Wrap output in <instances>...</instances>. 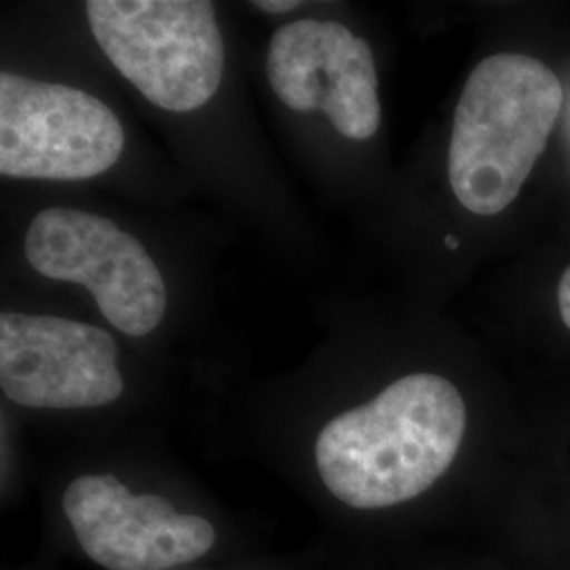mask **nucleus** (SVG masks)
<instances>
[{
	"mask_svg": "<svg viewBox=\"0 0 570 570\" xmlns=\"http://www.w3.org/2000/svg\"><path fill=\"white\" fill-rule=\"evenodd\" d=\"M82 551L106 570H167L212 550L216 530L157 494H131L115 475H82L61 497Z\"/></svg>",
	"mask_w": 570,
	"mask_h": 570,
	"instance_id": "7",
	"label": "nucleus"
},
{
	"mask_svg": "<svg viewBox=\"0 0 570 570\" xmlns=\"http://www.w3.org/2000/svg\"><path fill=\"white\" fill-rule=\"evenodd\" d=\"M87 18L106 58L148 102L188 112L218 91L225 41L212 2L91 0Z\"/></svg>",
	"mask_w": 570,
	"mask_h": 570,
	"instance_id": "3",
	"label": "nucleus"
},
{
	"mask_svg": "<svg viewBox=\"0 0 570 570\" xmlns=\"http://www.w3.org/2000/svg\"><path fill=\"white\" fill-rule=\"evenodd\" d=\"M558 305H560L562 322L570 330V266L564 271L560 285H558Z\"/></svg>",
	"mask_w": 570,
	"mask_h": 570,
	"instance_id": "11",
	"label": "nucleus"
},
{
	"mask_svg": "<svg viewBox=\"0 0 570 570\" xmlns=\"http://www.w3.org/2000/svg\"><path fill=\"white\" fill-rule=\"evenodd\" d=\"M26 258L49 279L81 284L104 317L129 336L150 334L167 308L164 275L144 245L108 218L49 207L28 226Z\"/></svg>",
	"mask_w": 570,
	"mask_h": 570,
	"instance_id": "4",
	"label": "nucleus"
},
{
	"mask_svg": "<svg viewBox=\"0 0 570 570\" xmlns=\"http://www.w3.org/2000/svg\"><path fill=\"white\" fill-rule=\"evenodd\" d=\"M446 245H449L450 249H456L459 242H456V237H446Z\"/></svg>",
	"mask_w": 570,
	"mask_h": 570,
	"instance_id": "13",
	"label": "nucleus"
},
{
	"mask_svg": "<svg viewBox=\"0 0 570 570\" xmlns=\"http://www.w3.org/2000/svg\"><path fill=\"white\" fill-rule=\"evenodd\" d=\"M513 562H515V569H513V570H529V569H527V567H524V564H522V562H520V560H518V558H515V560H513Z\"/></svg>",
	"mask_w": 570,
	"mask_h": 570,
	"instance_id": "14",
	"label": "nucleus"
},
{
	"mask_svg": "<svg viewBox=\"0 0 570 570\" xmlns=\"http://www.w3.org/2000/svg\"><path fill=\"white\" fill-rule=\"evenodd\" d=\"M468 433L459 387L431 372L393 381L322 429L315 463L348 508L385 511L425 497L454 465Z\"/></svg>",
	"mask_w": 570,
	"mask_h": 570,
	"instance_id": "1",
	"label": "nucleus"
},
{
	"mask_svg": "<svg viewBox=\"0 0 570 570\" xmlns=\"http://www.w3.org/2000/svg\"><path fill=\"white\" fill-rule=\"evenodd\" d=\"M322 110L345 138L367 140L376 134L381 127V102L372 49L360 56L343 75L327 82Z\"/></svg>",
	"mask_w": 570,
	"mask_h": 570,
	"instance_id": "10",
	"label": "nucleus"
},
{
	"mask_svg": "<svg viewBox=\"0 0 570 570\" xmlns=\"http://www.w3.org/2000/svg\"><path fill=\"white\" fill-rule=\"evenodd\" d=\"M117 360V343L102 327L51 315H0V387L20 406L112 404L125 387Z\"/></svg>",
	"mask_w": 570,
	"mask_h": 570,
	"instance_id": "6",
	"label": "nucleus"
},
{
	"mask_svg": "<svg viewBox=\"0 0 570 570\" xmlns=\"http://www.w3.org/2000/svg\"><path fill=\"white\" fill-rule=\"evenodd\" d=\"M370 45L338 21L282 26L268 45L266 77L277 98L296 112L322 110L327 82L351 68Z\"/></svg>",
	"mask_w": 570,
	"mask_h": 570,
	"instance_id": "8",
	"label": "nucleus"
},
{
	"mask_svg": "<svg viewBox=\"0 0 570 570\" xmlns=\"http://www.w3.org/2000/svg\"><path fill=\"white\" fill-rule=\"evenodd\" d=\"M117 115L81 89L0 75V174L4 178L87 180L119 161Z\"/></svg>",
	"mask_w": 570,
	"mask_h": 570,
	"instance_id": "5",
	"label": "nucleus"
},
{
	"mask_svg": "<svg viewBox=\"0 0 570 570\" xmlns=\"http://www.w3.org/2000/svg\"><path fill=\"white\" fill-rule=\"evenodd\" d=\"M252 4L265 13H287V11L301 7V2H296V0H258Z\"/></svg>",
	"mask_w": 570,
	"mask_h": 570,
	"instance_id": "12",
	"label": "nucleus"
},
{
	"mask_svg": "<svg viewBox=\"0 0 570 570\" xmlns=\"http://www.w3.org/2000/svg\"><path fill=\"white\" fill-rule=\"evenodd\" d=\"M513 558L529 570H570V497L562 503H515L508 515Z\"/></svg>",
	"mask_w": 570,
	"mask_h": 570,
	"instance_id": "9",
	"label": "nucleus"
},
{
	"mask_svg": "<svg viewBox=\"0 0 570 570\" xmlns=\"http://www.w3.org/2000/svg\"><path fill=\"white\" fill-rule=\"evenodd\" d=\"M562 85L543 61L499 53L469 75L454 110L450 186L461 205L494 216L518 197L562 108Z\"/></svg>",
	"mask_w": 570,
	"mask_h": 570,
	"instance_id": "2",
	"label": "nucleus"
}]
</instances>
